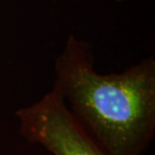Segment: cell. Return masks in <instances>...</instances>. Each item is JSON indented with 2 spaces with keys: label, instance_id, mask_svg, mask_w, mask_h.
<instances>
[{
  "label": "cell",
  "instance_id": "cell-1",
  "mask_svg": "<svg viewBox=\"0 0 155 155\" xmlns=\"http://www.w3.org/2000/svg\"><path fill=\"white\" fill-rule=\"evenodd\" d=\"M54 86L107 155H143L155 133V58L122 73L95 69L88 43L70 35L54 63Z\"/></svg>",
  "mask_w": 155,
  "mask_h": 155
},
{
  "label": "cell",
  "instance_id": "cell-2",
  "mask_svg": "<svg viewBox=\"0 0 155 155\" xmlns=\"http://www.w3.org/2000/svg\"><path fill=\"white\" fill-rule=\"evenodd\" d=\"M19 132L51 155H107L78 122L54 86L35 104L15 112Z\"/></svg>",
  "mask_w": 155,
  "mask_h": 155
},
{
  "label": "cell",
  "instance_id": "cell-3",
  "mask_svg": "<svg viewBox=\"0 0 155 155\" xmlns=\"http://www.w3.org/2000/svg\"><path fill=\"white\" fill-rule=\"evenodd\" d=\"M115 1H127V0H115Z\"/></svg>",
  "mask_w": 155,
  "mask_h": 155
}]
</instances>
